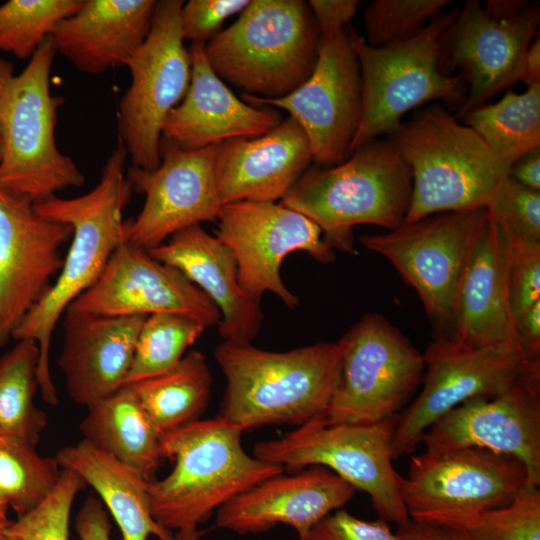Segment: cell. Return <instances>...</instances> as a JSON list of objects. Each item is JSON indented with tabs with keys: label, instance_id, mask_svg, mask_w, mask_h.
I'll return each mask as SVG.
<instances>
[{
	"label": "cell",
	"instance_id": "cell-1",
	"mask_svg": "<svg viewBox=\"0 0 540 540\" xmlns=\"http://www.w3.org/2000/svg\"><path fill=\"white\" fill-rule=\"evenodd\" d=\"M127 151L118 139L98 184L74 198L57 195L34 204L38 214L69 225L72 236L58 278L15 329L12 339L32 340L39 347L38 382L48 405L59 403L50 371V346L54 329L67 307L99 278L111 255L125 241L122 211L132 195L125 174Z\"/></svg>",
	"mask_w": 540,
	"mask_h": 540
},
{
	"label": "cell",
	"instance_id": "cell-2",
	"mask_svg": "<svg viewBox=\"0 0 540 540\" xmlns=\"http://www.w3.org/2000/svg\"><path fill=\"white\" fill-rule=\"evenodd\" d=\"M340 341L285 352L223 340L214 357L226 378L219 418L243 431L266 425L300 427L322 419L339 369Z\"/></svg>",
	"mask_w": 540,
	"mask_h": 540
},
{
	"label": "cell",
	"instance_id": "cell-3",
	"mask_svg": "<svg viewBox=\"0 0 540 540\" xmlns=\"http://www.w3.org/2000/svg\"><path fill=\"white\" fill-rule=\"evenodd\" d=\"M243 429L219 417L195 421L161 438L171 472L147 485L151 511L164 529L178 531L207 521L214 510L267 478L282 465L249 455Z\"/></svg>",
	"mask_w": 540,
	"mask_h": 540
},
{
	"label": "cell",
	"instance_id": "cell-4",
	"mask_svg": "<svg viewBox=\"0 0 540 540\" xmlns=\"http://www.w3.org/2000/svg\"><path fill=\"white\" fill-rule=\"evenodd\" d=\"M411 191V170L387 137L368 142L336 166L309 168L280 203L314 221L333 250L351 254L353 227H398Z\"/></svg>",
	"mask_w": 540,
	"mask_h": 540
},
{
	"label": "cell",
	"instance_id": "cell-5",
	"mask_svg": "<svg viewBox=\"0 0 540 540\" xmlns=\"http://www.w3.org/2000/svg\"><path fill=\"white\" fill-rule=\"evenodd\" d=\"M389 137L412 175L405 222L441 212L486 208L510 166L440 104L421 109Z\"/></svg>",
	"mask_w": 540,
	"mask_h": 540
},
{
	"label": "cell",
	"instance_id": "cell-6",
	"mask_svg": "<svg viewBox=\"0 0 540 540\" xmlns=\"http://www.w3.org/2000/svg\"><path fill=\"white\" fill-rule=\"evenodd\" d=\"M320 30L308 2L249 0L239 18L205 44L216 75L263 100L282 98L312 74Z\"/></svg>",
	"mask_w": 540,
	"mask_h": 540
},
{
	"label": "cell",
	"instance_id": "cell-7",
	"mask_svg": "<svg viewBox=\"0 0 540 540\" xmlns=\"http://www.w3.org/2000/svg\"><path fill=\"white\" fill-rule=\"evenodd\" d=\"M55 55L48 36L20 74L0 59V189L33 204L85 183L77 164L55 142L57 110L63 102L50 92Z\"/></svg>",
	"mask_w": 540,
	"mask_h": 540
},
{
	"label": "cell",
	"instance_id": "cell-8",
	"mask_svg": "<svg viewBox=\"0 0 540 540\" xmlns=\"http://www.w3.org/2000/svg\"><path fill=\"white\" fill-rule=\"evenodd\" d=\"M459 10L440 12L414 36L383 47L369 46L348 27L362 81L361 120L349 155L391 134L405 113L424 103L440 100L447 107L461 109L466 84L459 75H449L441 67L444 41Z\"/></svg>",
	"mask_w": 540,
	"mask_h": 540
},
{
	"label": "cell",
	"instance_id": "cell-9",
	"mask_svg": "<svg viewBox=\"0 0 540 540\" xmlns=\"http://www.w3.org/2000/svg\"><path fill=\"white\" fill-rule=\"evenodd\" d=\"M336 384L325 424H374L396 418L424 374L423 354L383 315L368 313L340 339Z\"/></svg>",
	"mask_w": 540,
	"mask_h": 540
},
{
	"label": "cell",
	"instance_id": "cell-10",
	"mask_svg": "<svg viewBox=\"0 0 540 540\" xmlns=\"http://www.w3.org/2000/svg\"><path fill=\"white\" fill-rule=\"evenodd\" d=\"M396 418L374 424H325L316 419L280 438L258 442L253 455L284 468L325 467L368 494L380 519L404 530L411 519L392 463Z\"/></svg>",
	"mask_w": 540,
	"mask_h": 540
},
{
	"label": "cell",
	"instance_id": "cell-11",
	"mask_svg": "<svg viewBox=\"0 0 540 540\" xmlns=\"http://www.w3.org/2000/svg\"><path fill=\"white\" fill-rule=\"evenodd\" d=\"M488 217L485 207L441 212L359 238L416 291L433 327V339H452L457 290Z\"/></svg>",
	"mask_w": 540,
	"mask_h": 540
},
{
	"label": "cell",
	"instance_id": "cell-12",
	"mask_svg": "<svg viewBox=\"0 0 540 540\" xmlns=\"http://www.w3.org/2000/svg\"><path fill=\"white\" fill-rule=\"evenodd\" d=\"M183 3L156 2L150 33L127 65L131 83L119 102L118 139L132 166L147 171L159 166L164 121L190 85L191 58L180 25Z\"/></svg>",
	"mask_w": 540,
	"mask_h": 540
},
{
	"label": "cell",
	"instance_id": "cell-13",
	"mask_svg": "<svg viewBox=\"0 0 540 540\" xmlns=\"http://www.w3.org/2000/svg\"><path fill=\"white\" fill-rule=\"evenodd\" d=\"M527 486L518 458L472 447L412 455L407 476H400L410 519L434 525L505 506Z\"/></svg>",
	"mask_w": 540,
	"mask_h": 540
},
{
	"label": "cell",
	"instance_id": "cell-14",
	"mask_svg": "<svg viewBox=\"0 0 540 540\" xmlns=\"http://www.w3.org/2000/svg\"><path fill=\"white\" fill-rule=\"evenodd\" d=\"M215 237L232 251L238 283L244 292L258 299L271 292L291 309L299 299L281 278L284 258L304 251L323 264L336 259L321 228L281 203L244 200L223 205Z\"/></svg>",
	"mask_w": 540,
	"mask_h": 540
},
{
	"label": "cell",
	"instance_id": "cell-15",
	"mask_svg": "<svg viewBox=\"0 0 540 540\" xmlns=\"http://www.w3.org/2000/svg\"><path fill=\"white\" fill-rule=\"evenodd\" d=\"M348 26L320 33L314 70L289 95L263 100L242 94L249 104L287 111L305 132L319 167H333L347 159L361 120V73Z\"/></svg>",
	"mask_w": 540,
	"mask_h": 540
},
{
	"label": "cell",
	"instance_id": "cell-16",
	"mask_svg": "<svg viewBox=\"0 0 540 540\" xmlns=\"http://www.w3.org/2000/svg\"><path fill=\"white\" fill-rule=\"evenodd\" d=\"M422 354V388L396 418L393 459L412 455L428 428L458 405L510 389L531 360L516 351L473 348L443 339H433Z\"/></svg>",
	"mask_w": 540,
	"mask_h": 540
},
{
	"label": "cell",
	"instance_id": "cell-17",
	"mask_svg": "<svg viewBox=\"0 0 540 540\" xmlns=\"http://www.w3.org/2000/svg\"><path fill=\"white\" fill-rule=\"evenodd\" d=\"M218 148L189 151L161 138L156 169H128L133 191L145 196L139 214L124 221L128 242L149 251L181 229L217 220L223 206L216 177Z\"/></svg>",
	"mask_w": 540,
	"mask_h": 540
},
{
	"label": "cell",
	"instance_id": "cell-18",
	"mask_svg": "<svg viewBox=\"0 0 540 540\" xmlns=\"http://www.w3.org/2000/svg\"><path fill=\"white\" fill-rule=\"evenodd\" d=\"M427 452L482 448L518 458L529 485L540 487V359H531L514 386L458 405L425 432Z\"/></svg>",
	"mask_w": 540,
	"mask_h": 540
},
{
	"label": "cell",
	"instance_id": "cell-19",
	"mask_svg": "<svg viewBox=\"0 0 540 540\" xmlns=\"http://www.w3.org/2000/svg\"><path fill=\"white\" fill-rule=\"evenodd\" d=\"M540 10L528 7L517 17L496 21L476 0H467L449 28L441 67L455 69L467 87L459 118L521 80L526 51L538 33Z\"/></svg>",
	"mask_w": 540,
	"mask_h": 540
},
{
	"label": "cell",
	"instance_id": "cell-20",
	"mask_svg": "<svg viewBox=\"0 0 540 540\" xmlns=\"http://www.w3.org/2000/svg\"><path fill=\"white\" fill-rule=\"evenodd\" d=\"M67 308L111 316L175 313L205 328L218 325L221 318L217 306L182 272L126 239L97 281Z\"/></svg>",
	"mask_w": 540,
	"mask_h": 540
},
{
	"label": "cell",
	"instance_id": "cell-21",
	"mask_svg": "<svg viewBox=\"0 0 540 540\" xmlns=\"http://www.w3.org/2000/svg\"><path fill=\"white\" fill-rule=\"evenodd\" d=\"M71 236L69 225L44 218L33 203L0 189V346L51 287Z\"/></svg>",
	"mask_w": 540,
	"mask_h": 540
},
{
	"label": "cell",
	"instance_id": "cell-22",
	"mask_svg": "<svg viewBox=\"0 0 540 540\" xmlns=\"http://www.w3.org/2000/svg\"><path fill=\"white\" fill-rule=\"evenodd\" d=\"M356 489L322 466L292 475L277 474L221 506L216 526L239 534L261 533L278 524L292 527L299 540L332 511L341 509Z\"/></svg>",
	"mask_w": 540,
	"mask_h": 540
},
{
	"label": "cell",
	"instance_id": "cell-23",
	"mask_svg": "<svg viewBox=\"0 0 540 540\" xmlns=\"http://www.w3.org/2000/svg\"><path fill=\"white\" fill-rule=\"evenodd\" d=\"M191 80L183 100L166 117L162 139L199 150L236 138L264 135L283 120L274 107L239 99L212 70L204 43H191Z\"/></svg>",
	"mask_w": 540,
	"mask_h": 540
},
{
	"label": "cell",
	"instance_id": "cell-24",
	"mask_svg": "<svg viewBox=\"0 0 540 540\" xmlns=\"http://www.w3.org/2000/svg\"><path fill=\"white\" fill-rule=\"evenodd\" d=\"M62 317L64 341L58 364L70 398L88 408L124 385L146 316L67 308Z\"/></svg>",
	"mask_w": 540,
	"mask_h": 540
},
{
	"label": "cell",
	"instance_id": "cell-25",
	"mask_svg": "<svg viewBox=\"0 0 540 540\" xmlns=\"http://www.w3.org/2000/svg\"><path fill=\"white\" fill-rule=\"evenodd\" d=\"M508 267L507 239L489 215L460 280L451 341L522 353L509 307Z\"/></svg>",
	"mask_w": 540,
	"mask_h": 540
},
{
	"label": "cell",
	"instance_id": "cell-26",
	"mask_svg": "<svg viewBox=\"0 0 540 540\" xmlns=\"http://www.w3.org/2000/svg\"><path fill=\"white\" fill-rule=\"evenodd\" d=\"M313 161L307 136L290 116L268 133L219 144L217 188L222 205L282 199Z\"/></svg>",
	"mask_w": 540,
	"mask_h": 540
},
{
	"label": "cell",
	"instance_id": "cell-27",
	"mask_svg": "<svg viewBox=\"0 0 540 540\" xmlns=\"http://www.w3.org/2000/svg\"><path fill=\"white\" fill-rule=\"evenodd\" d=\"M148 253L182 272L217 306L223 340L251 342L258 334L263 320L261 299L242 290L232 251L200 224L177 231Z\"/></svg>",
	"mask_w": 540,
	"mask_h": 540
},
{
	"label": "cell",
	"instance_id": "cell-28",
	"mask_svg": "<svg viewBox=\"0 0 540 540\" xmlns=\"http://www.w3.org/2000/svg\"><path fill=\"white\" fill-rule=\"evenodd\" d=\"M156 2L83 0L51 33L56 53L92 75L127 66L150 33Z\"/></svg>",
	"mask_w": 540,
	"mask_h": 540
},
{
	"label": "cell",
	"instance_id": "cell-29",
	"mask_svg": "<svg viewBox=\"0 0 540 540\" xmlns=\"http://www.w3.org/2000/svg\"><path fill=\"white\" fill-rule=\"evenodd\" d=\"M55 459L61 469L76 473L98 494L121 532L122 540H173L174 533L154 519L147 490L148 482L138 472L81 439L58 450Z\"/></svg>",
	"mask_w": 540,
	"mask_h": 540
},
{
	"label": "cell",
	"instance_id": "cell-30",
	"mask_svg": "<svg viewBox=\"0 0 540 540\" xmlns=\"http://www.w3.org/2000/svg\"><path fill=\"white\" fill-rule=\"evenodd\" d=\"M87 409L79 426L82 439L152 481L162 460V436L132 388L123 385Z\"/></svg>",
	"mask_w": 540,
	"mask_h": 540
},
{
	"label": "cell",
	"instance_id": "cell-31",
	"mask_svg": "<svg viewBox=\"0 0 540 540\" xmlns=\"http://www.w3.org/2000/svg\"><path fill=\"white\" fill-rule=\"evenodd\" d=\"M126 385L164 436L200 420L210 399L212 376L204 354L191 350L170 370Z\"/></svg>",
	"mask_w": 540,
	"mask_h": 540
},
{
	"label": "cell",
	"instance_id": "cell-32",
	"mask_svg": "<svg viewBox=\"0 0 540 540\" xmlns=\"http://www.w3.org/2000/svg\"><path fill=\"white\" fill-rule=\"evenodd\" d=\"M39 347L18 340L0 357V438L36 446L47 426L46 413L37 407Z\"/></svg>",
	"mask_w": 540,
	"mask_h": 540
},
{
	"label": "cell",
	"instance_id": "cell-33",
	"mask_svg": "<svg viewBox=\"0 0 540 540\" xmlns=\"http://www.w3.org/2000/svg\"><path fill=\"white\" fill-rule=\"evenodd\" d=\"M471 127L510 167L540 147V83L524 93L508 91L501 100L483 104L459 118Z\"/></svg>",
	"mask_w": 540,
	"mask_h": 540
},
{
	"label": "cell",
	"instance_id": "cell-34",
	"mask_svg": "<svg viewBox=\"0 0 540 540\" xmlns=\"http://www.w3.org/2000/svg\"><path fill=\"white\" fill-rule=\"evenodd\" d=\"M61 467L36 446L0 438V500L17 516L40 505L57 485Z\"/></svg>",
	"mask_w": 540,
	"mask_h": 540
},
{
	"label": "cell",
	"instance_id": "cell-35",
	"mask_svg": "<svg viewBox=\"0 0 540 540\" xmlns=\"http://www.w3.org/2000/svg\"><path fill=\"white\" fill-rule=\"evenodd\" d=\"M205 329L201 323L185 315L155 313L146 316L124 385L173 368Z\"/></svg>",
	"mask_w": 540,
	"mask_h": 540
},
{
	"label": "cell",
	"instance_id": "cell-36",
	"mask_svg": "<svg viewBox=\"0 0 540 540\" xmlns=\"http://www.w3.org/2000/svg\"><path fill=\"white\" fill-rule=\"evenodd\" d=\"M83 0H9L0 5V50L31 58L56 25Z\"/></svg>",
	"mask_w": 540,
	"mask_h": 540
},
{
	"label": "cell",
	"instance_id": "cell-37",
	"mask_svg": "<svg viewBox=\"0 0 540 540\" xmlns=\"http://www.w3.org/2000/svg\"><path fill=\"white\" fill-rule=\"evenodd\" d=\"M471 540H540V490L527 486L511 503L454 518L445 525Z\"/></svg>",
	"mask_w": 540,
	"mask_h": 540
},
{
	"label": "cell",
	"instance_id": "cell-38",
	"mask_svg": "<svg viewBox=\"0 0 540 540\" xmlns=\"http://www.w3.org/2000/svg\"><path fill=\"white\" fill-rule=\"evenodd\" d=\"M85 486L76 473L62 469L57 485L40 505L9 520L3 528L7 540H69L72 505Z\"/></svg>",
	"mask_w": 540,
	"mask_h": 540
},
{
	"label": "cell",
	"instance_id": "cell-39",
	"mask_svg": "<svg viewBox=\"0 0 540 540\" xmlns=\"http://www.w3.org/2000/svg\"><path fill=\"white\" fill-rule=\"evenodd\" d=\"M448 3V0H375L364 11V40L371 47H383L409 39Z\"/></svg>",
	"mask_w": 540,
	"mask_h": 540
},
{
	"label": "cell",
	"instance_id": "cell-40",
	"mask_svg": "<svg viewBox=\"0 0 540 540\" xmlns=\"http://www.w3.org/2000/svg\"><path fill=\"white\" fill-rule=\"evenodd\" d=\"M486 209L510 245H540V191L506 177Z\"/></svg>",
	"mask_w": 540,
	"mask_h": 540
},
{
	"label": "cell",
	"instance_id": "cell-41",
	"mask_svg": "<svg viewBox=\"0 0 540 540\" xmlns=\"http://www.w3.org/2000/svg\"><path fill=\"white\" fill-rule=\"evenodd\" d=\"M508 298L515 322L540 301V245H510Z\"/></svg>",
	"mask_w": 540,
	"mask_h": 540
},
{
	"label": "cell",
	"instance_id": "cell-42",
	"mask_svg": "<svg viewBox=\"0 0 540 540\" xmlns=\"http://www.w3.org/2000/svg\"><path fill=\"white\" fill-rule=\"evenodd\" d=\"M249 0H190L184 2L180 12L181 32L184 40L206 44L221 32L229 17L240 14Z\"/></svg>",
	"mask_w": 540,
	"mask_h": 540
},
{
	"label": "cell",
	"instance_id": "cell-43",
	"mask_svg": "<svg viewBox=\"0 0 540 540\" xmlns=\"http://www.w3.org/2000/svg\"><path fill=\"white\" fill-rule=\"evenodd\" d=\"M305 540H408L404 532H392L379 518L367 521L338 509L320 520Z\"/></svg>",
	"mask_w": 540,
	"mask_h": 540
},
{
	"label": "cell",
	"instance_id": "cell-44",
	"mask_svg": "<svg viewBox=\"0 0 540 540\" xmlns=\"http://www.w3.org/2000/svg\"><path fill=\"white\" fill-rule=\"evenodd\" d=\"M79 540H111V523L108 511L95 496H88L75 518Z\"/></svg>",
	"mask_w": 540,
	"mask_h": 540
},
{
	"label": "cell",
	"instance_id": "cell-45",
	"mask_svg": "<svg viewBox=\"0 0 540 540\" xmlns=\"http://www.w3.org/2000/svg\"><path fill=\"white\" fill-rule=\"evenodd\" d=\"M308 3L321 33L347 27L356 14L359 1L310 0Z\"/></svg>",
	"mask_w": 540,
	"mask_h": 540
},
{
	"label": "cell",
	"instance_id": "cell-46",
	"mask_svg": "<svg viewBox=\"0 0 540 540\" xmlns=\"http://www.w3.org/2000/svg\"><path fill=\"white\" fill-rule=\"evenodd\" d=\"M522 353L527 359H540V301L514 324Z\"/></svg>",
	"mask_w": 540,
	"mask_h": 540
},
{
	"label": "cell",
	"instance_id": "cell-47",
	"mask_svg": "<svg viewBox=\"0 0 540 540\" xmlns=\"http://www.w3.org/2000/svg\"><path fill=\"white\" fill-rule=\"evenodd\" d=\"M509 175L523 186L540 191V147L516 160L510 167Z\"/></svg>",
	"mask_w": 540,
	"mask_h": 540
},
{
	"label": "cell",
	"instance_id": "cell-48",
	"mask_svg": "<svg viewBox=\"0 0 540 540\" xmlns=\"http://www.w3.org/2000/svg\"><path fill=\"white\" fill-rule=\"evenodd\" d=\"M400 531L408 540H471L463 530L412 520L406 529Z\"/></svg>",
	"mask_w": 540,
	"mask_h": 540
},
{
	"label": "cell",
	"instance_id": "cell-49",
	"mask_svg": "<svg viewBox=\"0 0 540 540\" xmlns=\"http://www.w3.org/2000/svg\"><path fill=\"white\" fill-rule=\"evenodd\" d=\"M528 5L523 0H488L484 10L492 19L504 21L517 17Z\"/></svg>",
	"mask_w": 540,
	"mask_h": 540
},
{
	"label": "cell",
	"instance_id": "cell-50",
	"mask_svg": "<svg viewBox=\"0 0 540 540\" xmlns=\"http://www.w3.org/2000/svg\"><path fill=\"white\" fill-rule=\"evenodd\" d=\"M522 81L527 86L540 83V37L531 41L524 58Z\"/></svg>",
	"mask_w": 540,
	"mask_h": 540
},
{
	"label": "cell",
	"instance_id": "cell-51",
	"mask_svg": "<svg viewBox=\"0 0 540 540\" xmlns=\"http://www.w3.org/2000/svg\"><path fill=\"white\" fill-rule=\"evenodd\" d=\"M201 534L202 533L198 530V527H187L176 531L174 533L173 540H199Z\"/></svg>",
	"mask_w": 540,
	"mask_h": 540
},
{
	"label": "cell",
	"instance_id": "cell-52",
	"mask_svg": "<svg viewBox=\"0 0 540 540\" xmlns=\"http://www.w3.org/2000/svg\"><path fill=\"white\" fill-rule=\"evenodd\" d=\"M8 506L0 500V526H6L9 522L7 517Z\"/></svg>",
	"mask_w": 540,
	"mask_h": 540
},
{
	"label": "cell",
	"instance_id": "cell-53",
	"mask_svg": "<svg viewBox=\"0 0 540 540\" xmlns=\"http://www.w3.org/2000/svg\"><path fill=\"white\" fill-rule=\"evenodd\" d=\"M5 526H0V540H7L6 536L4 535L3 528Z\"/></svg>",
	"mask_w": 540,
	"mask_h": 540
},
{
	"label": "cell",
	"instance_id": "cell-54",
	"mask_svg": "<svg viewBox=\"0 0 540 540\" xmlns=\"http://www.w3.org/2000/svg\"><path fill=\"white\" fill-rule=\"evenodd\" d=\"M2 150H3V142H2V135H1V130H0V161L2 158Z\"/></svg>",
	"mask_w": 540,
	"mask_h": 540
}]
</instances>
